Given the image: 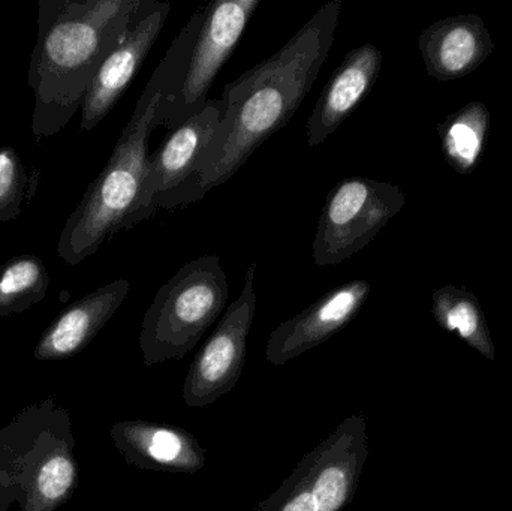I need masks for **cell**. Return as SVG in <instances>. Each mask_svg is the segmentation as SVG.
I'll return each instance as SVG.
<instances>
[{
	"label": "cell",
	"mask_w": 512,
	"mask_h": 511,
	"mask_svg": "<svg viewBox=\"0 0 512 511\" xmlns=\"http://www.w3.org/2000/svg\"><path fill=\"white\" fill-rule=\"evenodd\" d=\"M369 458L367 419L346 417L321 444L298 462L316 511H342L354 501Z\"/></svg>",
	"instance_id": "9"
},
{
	"label": "cell",
	"mask_w": 512,
	"mask_h": 511,
	"mask_svg": "<svg viewBox=\"0 0 512 511\" xmlns=\"http://www.w3.org/2000/svg\"><path fill=\"white\" fill-rule=\"evenodd\" d=\"M21 492L12 474L11 465L0 450V511H8L12 504L20 503Z\"/></svg>",
	"instance_id": "22"
},
{
	"label": "cell",
	"mask_w": 512,
	"mask_h": 511,
	"mask_svg": "<svg viewBox=\"0 0 512 511\" xmlns=\"http://www.w3.org/2000/svg\"><path fill=\"white\" fill-rule=\"evenodd\" d=\"M129 290V281L117 279L71 303L42 333L33 351L35 359L56 362L77 356L119 311Z\"/></svg>",
	"instance_id": "15"
},
{
	"label": "cell",
	"mask_w": 512,
	"mask_h": 511,
	"mask_svg": "<svg viewBox=\"0 0 512 511\" xmlns=\"http://www.w3.org/2000/svg\"><path fill=\"white\" fill-rule=\"evenodd\" d=\"M41 170L27 167L14 147H0V222L14 221L32 204Z\"/></svg>",
	"instance_id": "20"
},
{
	"label": "cell",
	"mask_w": 512,
	"mask_h": 511,
	"mask_svg": "<svg viewBox=\"0 0 512 511\" xmlns=\"http://www.w3.org/2000/svg\"><path fill=\"white\" fill-rule=\"evenodd\" d=\"M203 21V9L194 12L155 69L141 93L104 170L84 192L80 204L66 219L57 243V255L69 266L92 257L117 233L141 222V195L149 165V140L158 128L162 101L176 92L189 51Z\"/></svg>",
	"instance_id": "3"
},
{
	"label": "cell",
	"mask_w": 512,
	"mask_h": 511,
	"mask_svg": "<svg viewBox=\"0 0 512 511\" xmlns=\"http://www.w3.org/2000/svg\"><path fill=\"white\" fill-rule=\"evenodd\" d=\"M259 0H216L203 9V21L189 51L176 92L162 101L158 126L176 129L206 107L209 90L236 51Z\"/></svg>",
	"instance_id": "7"
},
{
	"label": "cell",
	"mask_w": 512,
	"mask_h": 511,
	"mask_svg": "<svg viewBox=\"0 0 512 511\" xmlns=\"http://www.w3.org/2000/svg\"><path fill=\"white\" fill-rule=\"evenodd\" d=\"M227 273L219 255H203L180 267L159 288L144 314L140 344L144 366L191 353L227 306Z\"/></svg>",
	"instance_id": "5"
},
{
	"label": "cell",
	"mask_w": 512,
	"mask_h": 511,
	"mask_svg": "<svg viewBox=\"0 0 512 511\" xmlns=\"http://www.w3.org/2000/svg\"><path fill=\"white\" fill-rule=\"evenodd\" d=\"M256 264L246 272L240 296L222 314L215 332L192 360L183 384V401L191 408L215 404L236 389L246 362V347L256 314Z\"/></svg>",
	"instance_id": "8"
},
{
	"label": "cell",
	"mask_w": 512,
	"mask_h": 511,
	"mask_svg": "<svg viewBox=\"0 0 512 511\" xmlns=\"http://www.w3.org/2000/svg\"><path fill=\"white\" fill-rule=\"evenodd\" d=\"M222 114L224 101L209 99L203 111L173 129L161 147L149 156L141 195V221L152 218L156 201L177 191L194 177L215 140Z\"/></svg>",
	"instance_id": "11"
},
{
	"label": "cell",
	"mask_w": 512,
	"mask_h": 511,
	"mask_svg": "<svg viewBox=\"0 0 512 511\" xmlns=\"http://www.w3.org/2000/svg\"><path fill=\"white\" fill-rule=\"evenodd\" d=\"M256 511H316V509L306 480L295 468L291 476L270 497L258 504Z\"/></svg>",
	"instance_id": "21"
},
{
	"label": "cell",
	"mask_w": 512,
	"mask_h": 511,
	"mask_svg": "<svg viewBox=\"0 0 512 511\" xmlns=\"http://www.w3.org/2000/svg\"><path fill=\"white\" fill-rule=\"evenodd\" d=\"M342 6V0L322 6L277 53L225 86L221 125L197 173L156 201V209L203 200L236 176L252 153L292 119L333 47Z\"/></svg>",
	"instance_id": "1"
},
{
	"label": "cell",
	"mask_w": 512,
	"mask_h": 511,
	"mask_svg": "<svg viewBox=\"0 0 512 511\" xmlns=\"http://www.w3.org/2000/svg\"><path fill=\"white\" fill-rule=\"evenodd\" d=\"M489 113L481 102H472L439 125L442 150L459 173L474 170L486 138Z\"/></svg>",
	"instance_id": "19"
},
{
	"label": "cell",
	"mask_w": 512,
	"mask_h": 511,
	"mask_svg": "<svg viewBox=\"0 0 512 511\" xmlns=\"http://www.w3.org/2000/svg\"><path fill=\"white\" fill-rule=\"evenodd\" d=\"M370 293L372 285L366 279H355L328 291L270 333L265 359L270 365L283 366L324 344L357 317Z\"/></svg>",
	"instance_id": "12"
},
{
	"label": "cell",
	"mask_w": 512,
	"mask_h": 511,
	"mask_svg": "<svg viewBox=\"0 0 512 511\" xmlns=\"http://www.w3.org/2000/svg\"><path fill=\"white\" fill-rule=\"evenodd\" d=\"M381 68L382 53L376 45L364 44L345 54L307 119V146H319L337 131L369 95Z\"/></svg>",
	"instance_id": "14"
},
{
	"label": "cell",
	"mask_w": 512,
	"mask_h": 511,
	"mask_svg": "<svg viewBox=\"0 0 512 511\" xmlns=\"http://www.w3.org/2000/svg\"><path fill=\"white\" fill-rule=\"evenodd\" d=\"M50 275L41 258L15 255L0 264V318L23 314L47 297Z\"/></svg>",
	"instance_id": "18"
},
{
	"label": "cell",
	"mask_w": 512,
	"mask_h": 511,
	"mask_svg": "<svg viewBox=\"0 0 512 511\" xmlns=\"http://www.w3.org/2000/svg\"><path fill=\"white\" fill-rule=\"evenodd\" d=\"M433 315L442 329L456 333L469 347L495 360V345L483 309L474 294L459 287L439 288L433 294Z\"/></svg>",
	"instance_id": "17"
},
{
	"label": "cell",
	"mask_w": 512,
	"mask_h": 511,
	"mask_svg": "<svg viewBox=\"0 0 512 511\" xmlns=\"http://www.w3.org/2000/svg\"><path fill=\"white\" fill-rule=\"evenodd\" d=\"M170 11V3L141 0L128 32L108 54L87 89L81 105V131L95 129L116 107L161 35Z\"/></svg>",
	"instance_id": "10"
},
{
	"label": "cell",
	"mask_w": 512,
	"mask_h": 511,
	"mask_svg": "<svg viewBox=\"0 0 512 511\" xmlns=\"http://www.w3.org/2000/svg\"><path fill=\"white\" fill-rule=\"evenodd\" d=\"M418 44L427 72L444 81L474 71L493 51L489 30L477 15L439 21L421 33Z\"/></svg>",
	"instance_id": "16"
},
{
	"label": "cell",
	"mask_w": 512,
	"mask_h": 511,
	"mask_svg": "<svg viewBox=\"0 0 512 511\" xmlns=\"http://www.w3.org/2000/svg\"><path fill=\"white\" fill-rule=\"evenodd\" d=\"M0 450L21 492L20 511H56L78 486L68 410L53 399L24 408L0 429Z\"/></svg>",
	"instance_id": "4"
},
{
	"label": "cell",
	"mask_w": 512,
	"mask_h": 511,
	"mask_svg": "<svg viewBox=\"0 0 512 511\" xmlns=\"http://www.w3.org/2000/svg\"><path fill=\"white\" fill-rule=\"evenodd\" d=\"M405 201V192L391 183L366 177L340 180L319 216L313 240L316 266H336L366 248Z\"/></svg>",
	"instance_id": "6"
},
{
	"label": "cell",
	"mask_w": 512,
	"mask_h": 511,
	"mask_svg": "<svg viewBox=\"0 0 512 511\" xmlns=\"http://www.w3.org/2000/svg\"><path fill=\"white\" fill-rule=\"evenodd\" d=\"M141 0H39L27 84L39 144L65 129L108 54L128 32Z\"/></svg>",
	"instance_id": "2"
},
{
	"label": "cell",
	"mask_w": 512,
	"mask_h": 511,
	"mask_svg": "<svg viewBox=\"0 0 512 511\" xmlns=\"http://www.w3.org/2000/svg\"><path fill=\"white\" fill-rule=\"evenodd\" d=\"M110 437L126 464L140 470L197 474L207 464L198 438L179 426L125 420L111 426Z\"/></svg>",
	"instance_id": "13"
}]
</instances>
